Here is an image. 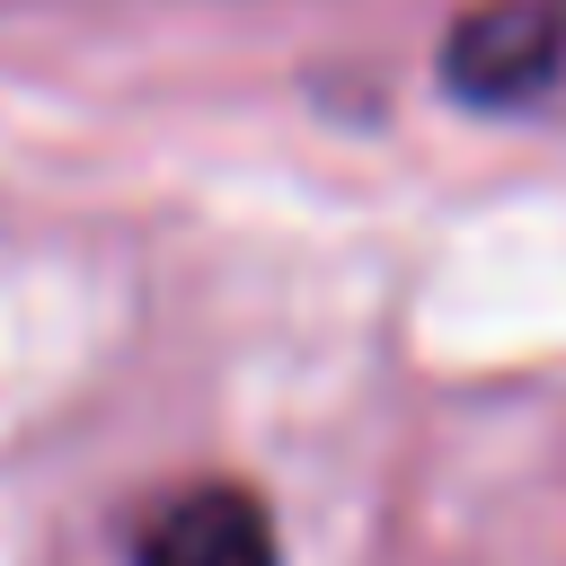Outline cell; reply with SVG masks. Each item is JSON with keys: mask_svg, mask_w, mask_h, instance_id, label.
<instances>
[{"mask_svg": "<svg viewBox=\"0 0 566 566\" xmlns=\"http://www.w3.org/2000/svg\"><path fill=\"white\" fill-rule=\"evenodd\" d=\"M133 566H274V531L239 486H186L150 513Z\"/></svg>", "mask_w": 566, "mask_h": 566, "instance_id": "obj_1", "label": "cell"}, {"mask_svg": "<svg viewBox=\"0 0 566 566\" xmlns=\"http://www.w3.org/2000/svg\"><path fill=\"white\" fill-rule=\"evenodd\" d=\"M557 53H566V35L548 9H486L460 27L451 80H460V97H531L557 71Z\"/></svg>", "mask_w": 566, "mask_h": 566, "instance_id": "obj_2", "label": "cell"}]
</instances>
